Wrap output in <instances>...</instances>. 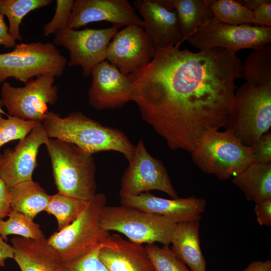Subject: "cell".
I'll return each mask as SVG.
<instances>
[{
    "label": "cell",
    "instance_id": "cell-23",
    "mask_svg": "<svg viewBox=\"0 0 271 271\" xmlns=\"http://www.w3.org/2000/svg\"><path fill=\"white\" fill-rule=\"evenodd\" d=\"M9 189L12 209L23 213L32 220L45 210L50 198V195L32 179L20 182Z\"/></svg>",
    "mask_w": 271,
    "mask_h": 271
},
{
    "label": "cell",
    "instance_id": "cell-9",
    "mask_svg": "<svg viewBox=\"0 0 271 271\" xmlns=\"http://www.w3.org/2000/svg\"><path fill=\"white\" fill-rule=\"evenodd\" d=\"M55 79L52 75H42L29 80L22 87L4 82L1 99L8 114L42 123L48 111V104H54L58 98Z\"/></svg>",
    "mask_w": 271,
    "mask_h": 271
},
{
    "label": "cell",
    "instance_id": "cell-41",
    "mask_svg": "<svg viewBox=\"0 0 271 271\" xmlns=\"http://www.w3.org/2000/svg\"><path fill=\"white\" fill-rule=\"evenodd\" d=\"M156 2L162 7L167 10L173 11H175V7L173 0H155Z\"/></svg>",
    "mask_w": 271,
    "mask_h": 271
},
{
    "label": "cell",
    "instance_id": "cell-21",
    "mask_svg": "<svg viewBox=\"0 0 271 271\" xmlns=\"http://www.w3.org/2000/svg\"><path fill=\"white\" fill-rule=\"evenodd\" d=\"M200 221L177 224L170 248L191 271H207L206 263L200 247Z\"/></svg>",
    "mask_w": 271,
    "mask_h": 271
},
{
    "label": "cell",
    "instance_id": "cell-10",
    "mask_svg": "<svg viewBox=\"0 0 271 271\" xmlns=\"http://www.w3.org/2000/svg\"><path fill=\"white\" fill-rule=\"evenodd\" d=\"M186 41L200 50L223 48L236 53L240 49H254L269 44L271 27L230 25L213 18Z\"/></svg>",
    "mask_w": 271,
    "mask_h": 271
},
{
    "label": "cell",
    "instance_id": "cell-4",
    "mask_svg": "<svg viewBox=\"0 0 271 271\" xmlns=\"http://www.w3.org/2000/svg\"><path fill=\"white\" fill-rule=\"evenodd\" d=\"M191 156L202 172L220 180L234 177L254 162L252 147L243 145L229 129L205 131Z\"/></svg>",
    "mask_w": 271,
    "mask_h": 271
},
{
    "label": "cell",
    "instance_id": "cell-32",
    "mask_svg": "<svg viewBox=\"0 0 271 271\" xmlns=\"http://www.w3.org/2000/svg\"><path fill=\"white\" fill-rule=\"evenodd\" d=\"M102 245L76 260L62 263L57 271H109L98 256Z\"/></svg>",
    "mask_w": 271,
    "mask_h": 271
},
{
    "label": "cell",
    "instance_id": "cell-29",
    "mask_svg": "<svg viewBox=\"0 0 271 271\" xmlns=\"http://www.w3.org/2000/svg\"><path fill=\"white\" fill-rule=\"evenodd\" d=\"M8 216L6 221L0 220V235L6 241L10 234L37 240L46 239L40 225L23 213L12 209Z\"/></svg>",
    "mask_w": 271,
    "mask_h": 271
},
{
    "label": "cell",
    "instance_id": "cell-42",
    "mask_svg": "<svg viewBox=\"0 0 271 271\" xmlns=\"http://www.w3.org/2000/svg\"><path fill=\"white\" fill-rule=\"evenodd\" d=\"M2 106H3V103H2V101L1 99V98H0V107H2Z\"/></svg>",
    "mask_w": 271,
    "mask_h": 271
},
{
    "label": "cell",
    "instance_id": "cell-3",
    "mask_svg": "<svg viewBox=\"0 0 271 271\" xmlns=\"http://www.w3.org/2000/svg\"><path fill=\"white\" fill-rule=\"evenodd\" d=\"M45 145L58 193L85 201L93 197L96 183L92 155L60 140L50 138Z\"/></svg>",
    "mask_w": 271,
    "mask_h": 271
},
{
    "label": "cell",
    "instance_id": "cell-25",
    "mask_svg": "<svg viewBox=\"0 0 271 271\" xmlns=\"http://www.w3.org/2000/svg\"><path fill=\"white\" fill-rule=\"evenodd\" d=\"M253 50L242 65L241 77L251 85L271 88V45Z\"/></svg>",
    "mask_w": 271,
    "mask_h": 271
},
{
    "label": "cell",
    "instance_id": "cell-16",
    "mask_svg": "<svg viewBox=\"0 0 271 271\" xmlns=\"http://www.w3.org/2000/svg\"><path fill=\"white\" fill-rule=\"evenodd\" d=\"M106 21L113 25H138L144 28L142 19L126 0H76L68 24L75 29L88 24Z\"/></svg>",
    "mask_w": 271,
    "mask_h": 271
},
{
    "label": "cell",
    "instance_id": "cell-7",
    "mask_svg": "<svg viewBox=\"0 0 271 271\" xmlns=\"http://www.w3.org/2000/svg\"><path fill=\"white\" fill-rule=\"evenodd\" d=\"M101 227L126 236L130 241L142 244L171 243L177 223L166 217L133 207L105 206L100 217Z\"/></svg>",
    "mask_w": 271,
    "mask_h": 271
},
{
    "label": "cell",
    "instance_id": "cell-37",
    "mask_svg": "<svg viewBox=\"0 0 271 271\" xmlns=\"http://www.w3.org/2000/svg\"><path fill=\"white\" fill-rule=\"evenodd\" d=\"M12 210L10 189L0 179V220L8 216Z\"/></svg>",
    "mask_w": 271,
    "mask_h": 271
},
{
    "label": "cell",
    "instance_id": "cell-15",
    "mask_svg": "<svg viewBox=\"0 0 271 271\" xmlns=\"http://www.w3.org/2000/svg\"><path fill=\"white\" fill-rule=\"evenodd\" d=\"M49 138L42 123L38 124L13 149L2 154L0 179L11 188L23 181L32 179L38 166L37 157L40 147Z\"/></svg>",
    "mask_w": 271,
    "mask_h": 271
},
{
    "label": "cell",
    "instance_id": "cell-11",
    "mask_svg": "<svg viewBox=\"0 0 271 271\" xmlns=\"http://www.w3.org/2000/svg\"><path fill=\"white\" fill-rule=\"evenodd\" d=\"M120 27L100 29L76 30L69 27L54 34V44L69 52L68 66H80L85 77L91 75L93 68L106 59L107 46Z\"/></svg>",
    "mask_w": 271,
    "mask_h": 271
},
{
    "label": "cell",
    "instance_id": "cell-19",
    "mask_svg": "<svg viewBox=\"0 0 271 271\" xmlns=\"http://www.w3.org/2000/svg\"><path fill=\"white\" fill-rule=\"evenodd\" d=\"M98 256L109 271H156L145 247L118 234L109 235Z\"/></svg>",
    "mask_w": 271,
    "mask_h": 271
},
{
    "label": "cell",
    "instance_id": "cell-34",
    "mask_svg": "<svg viewBox=\"0 0 271 271\" xmlns=\"http://www.w3.org/2000/svg\"><path fill=\"white\" fill-rule=\"evenodd\" d=\"M252 12L254 25L271 27L270 0H237Z\"/></svg>",
    "mask_w": 271,
    "mask_h": 271
},
{
    "label": "cell",
    "instance_id": "cell-35",
    "mask_svg": "<svg viewBox=\"0 0 271 271\" xmlns=\"http://www.w3.org/2000/svg\"><path fill=\"white\" fill-rule=\"evenodd\" d=\"M254 162L271 164V132L268 131L260 137L252 147Z\"/></svg>",
    "mask_w": 271,
    "mask_h": 271
},
{
    "label": "cell",
    "instance_id": "cell-30",
    "mask_svg": "<svg viewBox=\"0 0 271 271\" xmlns=\"http://www.w3.org/2000/svg\"><path fill=\"white\" fill-rule=\"evenodd\" d=\"M4 112L0 107V148L10 141L23 140L39 123L9 114L6 118Z\"/></svg>",
    "mask_w": 271,
    "mask_h": 271
},
{
    "label": "cell",
    "instance_id": "cell-28",
    "mask_svg": "<svg viewBox=\"0 0 271 271\" xmlns=\"http://www.w3.org/2000/svg\"><path fill=\"white\" fill-rule=\"evenodd\" d=\"M214 18L230 25H254L253 13L238 1L206 0Z\"/></svg>",
    "mask_w": 271,
    "mask_h": 271
},
{
    "label": "cell",
    "instance_id": "cell-40",
    "mask_svg": "<svg viewBox=\"0 0 271 271\" xmlns=\"http://www.w3.org/2000/svg\"><path fill=\"white\" fill-rule=\"evenodd\" d=\"M243 271H271V261H253Z\"/></svg>",
    "mask_w": 271,
    "mask_h": 271
},
{
    "label": "cell",
    "instance_id": "cell-39",
    "mask_svg": "<svg viewBox=\"0 0 271 271\" xmlns=\"http://www.w3.org/2000/svg\"><path fill=\"white\" fill-rule=\"evenodd\" d=\"M14 251L13 246L9 245L0 235V266H4L6 260L14 259Z\"/></svg>",
    "mask_w": 271,
    "mask_h": 271
},
{
    "label": "cell",
    "instance_id": "cell-36",
    "mask_svg": "<svg viewBox=\"0 0 271 271\" xmlns=\"http://www.w3.org/2000/svg\"><path fill=\"white\" fill-rule=\"evenodd\" d=\"M254 211L260 225H271V199L255 202Z\"/></svg>",
    "mask_w": 271,
    "mask_h": 271
},
{
    "label": "cell",
    "instance_id": "cell-13",
    "mask_svg": "<svg viewBox=\"0 0 271 271\" xmlns=\"http://www.w3.org/2000/svg\"><path fill=\"white\" fill-rule=\"evenodd\" d=\"M156 51L143 27L129 25L113 36L107 46L106 59L128 76L148 64Z\"/></svg>",
    "mask_w": 271,
    "mask_h": 271
},
{
    "label": "cell",
    "instance_id": "cell-26",
    "mask_svg": "<svg viewBox=\"0 0 271 271\" xmlns=\"http://www.w3.org/2000/svg\"><path fill=\"white\" fill-rule=\"evenodd\" d=\"M52 0H0V13L9 23V32L16 40H22L20 27L24 18L30 12L45 7Z\"/></svg>",
    "mask_w": 271,
    "mask_h": 271
},
{
    "label": "cell",
    "instance_id": "cell-1",
    "mask_svg": "<svg viewBox=\"0 0 271 271\" xmlns=\"http://www.w3.org/2000/svg\"><path fill=\"white\" fill-rule=\"evenodd\" d=\"M179 46L157 49L127 77L143 119L170 148L191 154L205 131L224 127L242 64L223 48L193 52Z\"/></svg>",
    "mask_w": 271,
    "mask_h": 271
},
{
    "label": "cell",
    "instance_id": "cell-31",
    "mask_svg": "<svg viewBox=\"0 0 271 271\" xmlns=\"http://www.w3.org/2000/svg\"><path fill=\"white\" fill-rule=\"evenodd\" d=\"M145 248L156 271H191L169 246L160 247L153 243L147 244Z\"/></svg>",
    "mask_w": 271,
    "mask_h": 271
},
{
    "label": "cell",
    "instance_id": "cell-24",
    "mask_svg": "<svg viewBox=\"0 0 271 271\" xmlns=\"http://www.w3.org/2000/svg\"><path fill=\"white\" fill-rule=\"evenodd\" d=\"M183 42L214 18L206 0H173Z\"/></svg>",
    "mask_w": 271,
    "mask_h": 271
},
{
    "label": "cell",
    "instance_id": "cell-18",
    "mask_svg": "<svg viewBox=\"0 0 271 271\" xmlns=\"http://www.w3.org/2000/svg\"><path fill=\"white\" fill-rule=\"evenodd\" d=\"M132 4L143 18L144 29L156 50L183 42L176 11H170L155 0H135Z\"/></svg>",
    "mask_w": 271,
    "mask_h": 271
},
{
    "label": "cell",
    "instance_id": "cell-5",
    "mask_svg": "<svg viewBox=\"0 0 271 271\" xmlns=\"http://www.w3.org/2000/svg\"><path fill=\"white\" fill-rule=\"evenodd\" d=\"M106 198L96 194L88 200L84 210L70 224L55 232L47 239L63 263L71 262L102 245L109 236L101 226V212Z\"/></svg>",
    "mask_w": 271,
    "mask_h": 271
},
{
    "label": "cell",
    "instance_id": "cell-14",
    "mask_svg": "<svg viewBox=\"0 0 271 271\" xmlns=\"http://www.w3.org/2000/svg\"><path fill=\"white\" fill-rule=\"evenodd\" d=\"M91 75L88 96L93 108L99 110L120 108L133 101V87L127 76L108 61L96 65Z\"/></svg>",
    "mask_w": 271,
    "mask_h": 271
},
{
    "label": "cell",
    "instance_id": "cell-20",
    "mask_svg": "<svg viewBox=\"0 0 271 271\" xmlns=\"http://www.w3.org/2000/svg\"><path fill=\"white\" fill-rule=\"evenodd\" d=\"M11 241L14 259L21 271H57L62 263L46 238L37 240L18 236Z\"/></svg>",
    "mask_w": 271,
    "mask_h": 271
},
{
    "label": "cell",
    "instance_id": "cell-2",
    "mask_svg": "<svg viewBox=\"0 0 271 271\" xmlns=\"http://www.w3.org/2000/svg\"><path fill=\"white\" fill-rule=\"evenodd\" d=\"M48 137L71 143L86 153L113 151L122 154L129 163L135 146L121 131L102 125L81 112L64 117L48 111L42 122Z\"/></svg>",
    "mask_w": 271,
    "mask_h": 271
},
{
    "label": "cell",
    "instance_id": "cell-27",
    "mask_svg": "<svg viewBox=\"0 0 271 271\" xmlns=\"http://www.w3.org/2000/svg\"><path fill=\"white\" fill-rule=\"evenodd\" d=\"M88 201L65 196L58 192L50 195L49 202L44 211L55 216L58 231H60L78 217L85 208Z\"/></svg>",
    "mask_w": 271,
    "mask_h": 271
},
{
    "label": "cell",
    "instance_id": "cell-43",
    "mask_svg": "<svg viewBox=\"0 0 271 271\" xmlns=\"http://www.w3.org/2000/svg\"><path fill=\"white\" fill-rule=\"evenodd\" d=\"M1 163H2V154H0V168L1 166Z\"/></svg>",
    "mask_w": 271,
    "mask_h": 271
},
{
    "label": "cell",
    "instance_id": "cell-17",
    "mask_svg": "<svg viewBox=\"0 0 271 271\" xmlns=\"http://www.w3.org/2000/svg\"><path fill=\"white\" fill-rule=\"evenodd\" d=\"M121 205L150 213L158 214L176 223L200 221L204 212L206 201L191 196L184 198L165 199L149 192L138 195L120 197Z\"/></svg>",
    "mask_w": 271,
    "mask_h": 271
},
{
    "label": "cell",
    "instance_id": "cell-12",
    "mask_svg": "<svg viewBox=\"0 0 271 271\" xmlns=\"http://www.w3.org/2000/svg\"><path fill=\"white\" fill-rule=\"evenodd\" d=\"M152 190L162 191L172 198H178L165 166L149 153L141 139L122 175L119 195L120 197L136 196Z\"/></svg>",
    "mask_w": 271,
    "mask_h": 271
},
{
    "label": "cell",
    "instance_id": "cell-38",
    "mask_svg": "<svg viewBox=\"0 0 271 271\" xmlns=\"http://www.w3.org/2000/svg\"><path fill=\"white\" fill-rule=\"evenodd\" d=\"M4 15L0 13V46L6 48H14L16 45V40L10 34L9 27L6 25Z\"/></svg>",
    "mask_w": 271,
    "mask_h": 271
},
{
    "label": "cell",
    "instance_id": "cell-6",
    "mask_svg": "<svg viewBox=\"0 0 271 271\" xmlns=\"http://www.w3.org/2000/svg\"><path fill=\"white\" fill-rule=\"evenodd\" d=\"M270 126L271 88L245 82L235 91L224 127L243 145L252 147Z\"/></svg>",
    "mask_w": 271,
    "mask_h": 271
},
{
    "label": "cell",
    "instance_id": "cell-33",
    "mask_svg": "<svg viewBox=\"0 0 271 271\" xmlns=\"http://www.w3.org/2000/svg\"><path fill=\"white\" fill-rule=\"evenodd\" d=\"M55 13L52 20L43 27L45 36L54 34L56 32L68 27L72 11L74 0H57Z\"/></svg>",
    "mask_w": 271,
    "mask_h": 271
},
{
    "label": "cell",
    "instance_id": "cell-22",
    "mask_svg": "<svg viewBox=\"0 0 271 271\" xmlns=\"http://www.w3.org/2000/svg\"><path fill=\"white\" fill-rule=\"evenodd\" d=\"M232 183L254 203L271 199V164L253 162L234 176Z\"/></svg>",
    "mask_w": 271,
    "mask_h": 271
},
{
    "label": "cell",
    "instance_id": "cell-8",
    "mask_svg": "<svg viewBox=\"0 0 271 271\" xmlns=\"http://www.w3.org/2000/svg\"><path fill=\"white\" fill-rule=\"evenodd\" d=\"M67 62L53 43L16 44L12 51L0 54V84L10 77L25 83L42 75L61 76Z\"/></svg>",
    "mask_w": 271,
    "mask_h": 271
}]
</instances>
